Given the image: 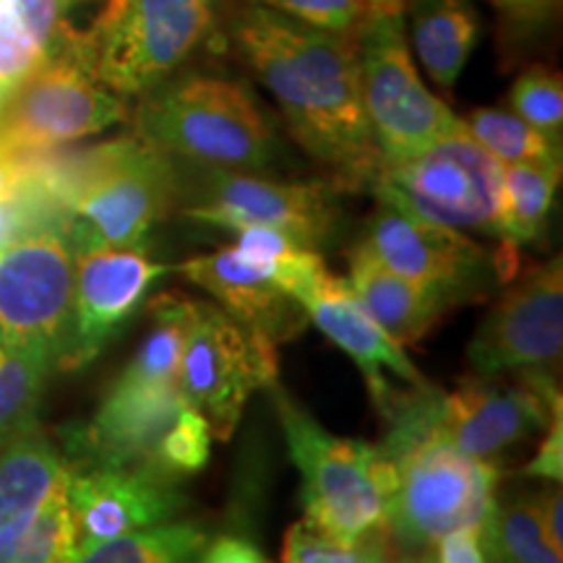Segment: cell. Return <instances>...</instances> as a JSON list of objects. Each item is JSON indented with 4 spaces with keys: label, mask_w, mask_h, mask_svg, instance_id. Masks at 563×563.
<instances>
[{
    "label": "cell",
    "mask_w": 563,
    "mask_h": 563,
    "mask_svg": "<svg viewBox=\"0 0 563 563\" xmlns=\"http://www.w3.org/2000/svg\"><path fill=\"white\" fill-rule=\"evenodd\" d=\"M228 34L292 139L344 191H363L382 157L365 115L355 32L319 30L249 0L232 13Z\"/></svg>",
    "instance_id": "1"
},
{
    "label": "cell",
    "mask_w": 563,
    "mask_h": 563,
    "mask_svg": "<svg viewBox=\"0 0 563 563\" xmlns=\"http://www.w3.org/2000/svg\"><path fill=\"white\" fill-rule=\"evenodd\" d=\"M443 391L428 382L397 391L378 443L391 470L386 538L412 559L441 534L481 525L496 501L498 464L464 454L441 426Z\"/></svg>",
    "instance_id": "2"
},
{
    "label": "cell",
    "mask_w": 563,
    "mask_h": 563,
    "mask_svg": "<svg viewBox=\"0 0 563 563\" xmlns=\"http://www.w3.org/2000/svg\"><path fill=\"white\" fill-rule=\"evenodd\" d=\"M32 178L66 214L74 251L141 249L180 201L175 157L136 133L79 154H40Z\"/></svg>",
    "instance_id": "3"
},
{
    "label": "cell",
    "mask_w": 563,
    "mask_h": 563,
    "mask_svg": "<svg viewBox=\"0 0 563 563\" xmlns=\"http://www.w3.org/2000/svg\"><path fill=\"white\" fill-rule=\"evenodd\" d=\"M133 133L159 152L203 167L264 170L279 141L243 81L214 74H175L139 97Z\"/></svg>",
    "instance_id": "4"
},
{
    "label": "cell",
    "mask_w": 563,
    "mask_h": 563,
    "mask_svg": "<svg viewBox=\"0 0 563 563\" xmlns=\"http://www.w3.org/2000/svg\"><path fill=\"white\" fill-rule=\"evenodd\" d=\"M287 452L302 477L306 517L347 543L386 540V498L391 488L389 462L378 443L329 433L298 399L269 386Z\"/></svg>",
    "instance_id": "5"
},
{
    "label": "cell",
    "mask_w": 563,
    "mask_h": 563,
    "mask_svg": "<svg viewBox=\"0 0 563 563\" xmlns=\"http://www.w3.org/2000/svg\"><path fill=\"white\" fill-rule=\"evenodd\" d=\"M220 0H104L89 30L68 24L81 66L115 95H146L178 74L214 30Z\"/></svg>",
    "instance_id": "6"
},
{
    "label": "cell",
    "mask_w": 563,
    "mask_h": 563,
    "mask_svg": "<svg viewBox=\"0 0 563 563\" xmlns=\"http://www.w3.org/2000/svg\"><path fill=\"white\" fill-rule=\"evenodd\" d=\"M235 243L175 264L173 272L207 290L232 319L274 342L300 334L308 313L298 298L327 269L321 253L264 224H241Z\"/></svg>",
    "instance_id": "7"
},
{
    "label": "cell",
    "mask_w": 563,
    "mask_h": 563,
    "mask_svg": "<svg viewBox=\"0 0 563 563\" xmlns=\"http://www.w3.org/2000/svg\"><path fill=\"white\" fill-rule=\"evenodd\" d=\"M365 188L384 207L460 232L501 230L504 162L470 136L464 123L405 157L378 159Z\"/></svg>",
    "instance_id": "8"
},
{
    "label": "cell",
    "mask_w": 563,
    "mask_h": 563,
    "mask_svg": "<svg viewBox=\"0 0 563 563\" xmlns=\"http://www.w3.org/2000/svg\"><path fill=\"white\" fill-rule=\"evenodd\" d=\"M365 115L378 157L418 152L462 118L420 79L407 40L405 0H371L355 30Z\"/></svg>",
    "instance_id": "9"
},
{
    "label": "cell",
    "mask_w": 563,
    "mask_h": 563,
    "mask_svg": "<svg viewBox=\"0 0 563 563\" xmlns=\"http://www.w3.org/2000/svg\"><path fill=\"white\" fill-rule=\"evenodd\" d=\"M129 118L125 97L102 87L81 66L66 21L51 55L0 100V150L37 157Z\"/></svg>",
    "instance_id": "10"
},
{
    "label": "cell",
    "mask_w": 563,
    "mask_h": 563,
    "mask_svg": "<svg viewBox=\"0 0 563 563\" xmlns=\"http://www.w3.org/2000/svg\"><path fill=\"white\" fill-rule=\"evenodd\" d=\"M277 382V342L245 327L222 306L196 300L178 368V389L209 422L214 439L235 433L251 394Z\"/></svg>",
    "instance_id": "11"
},
{
    "label": "cell",
    "mask_w": 563,
    "mask_h": 563,
    "mask_svg": "<svg viewBox=\"0 0 563 563\" xmlns=\"http://www.w3.org/2000/svg\"><path fill=\"white\" fill-rule=\"evenodd\" d=\"M361 245L391 272L439 292L449 306L483 298L496 282H511L517 274V249L511 245L501 243L490 253L470 241L467 232L418 220L384 203L371 217Z\"/></svg>",
    "instance_id": "12"
},
{
    "label": "cell",
    "mask_w": 563,
    "mask_h": 563,
    "mask_svg": "<svg viewBox=\"0 0 563 563\" xmlns=\"http://www.w3.org/2000/svg\"><path fill=\"white\" fill-rule=\"evenodd\" d=\"M76 251L66 222H45L0 251V342L58 357L74 302Z\"/></svg>",
    "instance_id": "13"
},
{
    "label": "cell",
    "mask_w": 563,
    "mask_h": 563,
    "mask_svg": "<svg viewBox=\"0 0 563 563\" xmlns=\"http://www.w3.org/2000/svg\"><path fill=\"white\" fill-rule=\"evenodd\" d=\"M191 178L180 180L186 220L222 230L264 224L290 232L295 241L316 251L334 230L336 199L344 191L336 180L285 183L224 167H203Z\"/></svg>",
    "instance_id": "14"
},
{
    "label": "cell",
    "mask_w": 563,
    "mask_h": 563,
    "mask_svg": "<svg viewBox=\"0 0 563 563\" xmlns=\"http://www.w3.org/2000/svg\"><path fill=\"white\" fill-rule=\"evenodd\" d=\"M563 352L561 256L527 269L490 308L467 361L481 376H555Z\"/></svg>",
    "instance_id": "15"
},
{
    "label": "cell",
    "mask_w": 563,
    "mask_h": 563,
    "mask_svg": "<svg viewBox=\"0 0 563 563\" xmlns=\"http://www.w3.org/2000/svg\"><path fill=\"white\" fill-rule=\"evenodd\" d=\"M563 415L561 389L553 376H473L441 397L446 439L477 460L496 462L514 452Z\"/></svg>",
    "instance_id": "16"
},
{
    "label": "cell",
    "mask_w": 563,
    "mask_h": 563,
    "mask_svg": "<svg viewBox=\"0 0 563 563\" xmlns=\"http://www.w3.org/2000/svg\"><path fill=\"white\" fill-rule=\"evenodd\" d=\"M173 266L152 262L141 249L76 251L70 329L58 368L76 371L95 361L118 329Z\"/></svg>",
    "instance_id": "17"
},
{
    "label": "cell",
    "mask_w": 563,
    "mask_h": 563,
    "mask_svg": "<svg viewBox=\"0 0 563 563\" xmlns=\"http://www.w3.org/2000/svg\"><path fill=\"white\" fill-rule=\"evenodd\" d=\"M66 496L76 538L104 540L141 527L167 522L188 509V493L180 477L146 464L129 467H70Z\"/></svg>",
    "instance_id": "18"
},
{
    "label": "cell",
    "mask_w": 563,
    "mask_h": 563,
    "mask_svg": "<svg viewBox=\"0 0 563 563\" xmlns=\"http://www.w3.org/2000/svg\"><path fill=\"white\" fill-rule=\"evenodd\" d=\"M298 302L306 308L308 321L355 361L382 418H386L394 397H397V391L386 382V371L405 378L410 386L428 384V378L407 357L402 344L394 342L365 311L347 279L334 277L323 269L308 285V290L300 292Z\"/></svg>",
    "instance_id": "19"
},
{
    "label": "cell",
    "mask_w": 563,
    "mask_h": 563,
    "mask_svg": "<svg viewBox=\"0 0 563 563\" xmlns=\"http://www.w3.org/2000/svg\"><path fill=\"white\" fill-rule=\"evenodd\" d=\"M66 481V454L37 422L0 449V548L37 517Z\"/></svg>",
    "instance_id": "20"
},
{
    "label": "cell",
    "mask_w": 563,
    "mask_h": 563,
    "mask_svg": "<svg viewBox=\"0 0 563 563\" xmlns=\"http://www.w3.org/2000/svg\"><path fill=\"white\" fill-rule=\"evenodd\" d=\"M347 282L365 311L402 347L418 344L452 308L439 292L391 272L361 243L350 251Z\"/></svg>",
    "instance_id": "21"
},
{
    "label": "cell",
    "mask_w": 563,
    "mask_h": 563,
    "mask_svg": "<svg viewBox=\"0 0 563 563\" xmlns=\"http://www.w3.org/2000/svg\"><path fill=\"white\" fill-rule=\"evenodd\" d=\"M405 16H410L407 40L422 70L441 89H452L481 40L475 5L470 0H410Z\"/></svg>",
    "instance_id": "22"
},
{
    "label": "cell",
    "mask_w": 563,
    "mask_h": 563,
    "mask_svg": "<svg viewBox=\"0 0 563 563\" xmlns=\"http://www.w3.org/2000/svg\"><path fill=\"white\" fill-rule=\"evenodd\" d=\"M84 0H0V100L51 55L68 11Z\"/></svg>",
    "instance_id": "23"
},
{
    "label": "cell",
    "mask_w": 563,
    "mask_h": 563,
    "mask_svg": "<svg viewBox=\"0 0 563 563\" xmlns=\"http://www.w3.org/2000/svg\"><path fill=\"white\" fill-rule=\"evenodd\" d=\"M561 183V157L504 165L501 230L498 241L519 249L543 238Z\"/></svg>",
    "instance_id": "24"
},
{
    "label": "cell",
    "mask_w": 563,
    "mask_h": 563,
    "mask_svg": "<svg viewBox=\"0 0 563 563\" xmlns=\"http://www.w3.org/2000/svg\"><path fill=\"white\" fill-rule=\"evenodd\" d=\"M207 527L196 519H167L115 538L76 543L74 561L84 563H183L199 561L207 545Z\"/></svg>",
    "instance_id": "25"
},
{
    "label": "cell",
    "mask_w": 563,
    "mask_h": 563,
    "mask_svg": "<svg viewBox=\"0 0 563 563\" xmlns=\"http://www.w3.org/2000/svg\"><path fill=\"white\" fill-rule=\"evenodd\" d=\"M196 298L162 292L152 300V327L133 352L121 376L144 384H178V368L188 329L194 323Z\"/></svg>",
    "instance_id": "26"
},
{
    "label": "cell",
    "mask_w": 563,
    "mask_h": 563,
    "mask_svg": "<svg viewBox=\"0 0 563 563\" xmlns=\"http://www.w3.org/2000/svg\"><path fill=\"white\" fill-rule=\"evenodd\" d=\"M55 357L0 342V449L37 422V407Z\"/></svg>",
    "instance_id": "27"
},
{
    "label": "cell",
    "mask_w": 563,
    "mask_h": 563,
    "mask_svg": "<svg viewBox=\"0 0 563 563\" xmlns=\"http://www.w3.org/2000/svg\"><path fill=\"white\" fill-rule=\"evenodd\" d=\"M485 561L501 563H559L563 555L548 545L540 530L538 509L532 496H517L509 501H493L483 525Z\"/></svg>",
    "instance_id": "28"
},
{
    "label": "cell",
    "mask_w": 563,
    "mask_h": 563,
    "mask_svg": "<svg viewBox=\"0 0 563 563\" xmlns=\"http://www.w3.org/2000/svg\"><path fill=\"white\" fill-rule=\"evenodd\" d=\"M68 483V481H66ZM76 538L66 485L53 493L37 517L11 543L0 548V563H60L74 561Z\"/></svg>",
    "instance_id": "29"
},
{
    "label": "cell",
    "mask_w": 563,
    "mask_h": 563,
    "mask_svg": "<svg viewBox=\"0 0 563 563\" xmlns=\"http://www.w3.org/2000/svg\"><path fill=\"white\" fill-rule=\"evenodd\" d=\"M464 129L483 150H488L493 157L501 159L504 165L527 159L561 157L559 146L540 136L532 125H527L522 118L514 112L498 108H477L462 118Z\"/></svg>",
    "instance_id": "30"
},
{
    "label": "cell",
    "mask_w": 563,
    "mask_h": 563,
    "mask_svg": "<svg viewBox=\"0 0 563 563\" xmlns=\"http://www.w3.org/2000/svg\"><path fill=\"white\" fill-rule=\"evenodd\" d=\"M389 551L386 540L347 543L302 514V519L287 527L279 559L285 563H373L391 559Z\"/></svg>",
    "instance_id": "31"
},
{
    "label": "cell",
    "mask_w": 563,
    "mask_h": 563,
    "mask_svg": "<svg viewBox=\"0 0 563 563\" xmlns=\"http://www.w3.org/2000/svg\"><path fill=\"white\" fill-rule=\"evenodd\" d=\"M509 104L514 115L532 125L540 136L561 150L563 141V84L561 74L532 66L517 76L509 89Z\"/></svg>",
    "instance_id": "32"
},
{
    "label": "cell",
    "mask_w": 563,
    "mask_h": 563,
    "mask_svg": "<svg viewBox=\"0 0 563 563\" xmlns=\"http://www.w3.org/2000/svg\"><path fill=\"white\" fill-rule=\"evenodd\" d=\"M211 435L209 422L201 412H196L191 405L183 407L178 420L167 428L157 449V470L162 473L180 477H191L207 467L211 454Z\"/></svg>",
    "instance_id": "33"
},
{
    "label": "cell",
    "mask_w": 563,
    "mask_h": 563,
    "mask_svg": "<svg viewBox=\"0 0 563 563\" xmlns=\"http://www.w3.org/2000/svg\"><path fill=\"white\" fill-rule=\"evenodd\" d=\"M251 3L266 5L319 30L352 34L368 13L371 0H251Z\"/></svg>",
    "instance_id": "34"
},
{
    "label": "cell",
    "mask_w": 563,
    "mask_h": 563,
    "mask_svg": "<svg viewBox=\"0 0 563 563\" xmlns=\"http://www.w3.org/2000/svg\"><path fill=\"white\" fill-rule=\"evenodd\" d=\"M483 525V522H481ZM481 525L456 527V530L441 534L435 543L428 548L422 561H439V563H483V532Z\"/></svg>",
    "instance_id": "35"
},
{
    "label": "cell",
    "mask_w": 563,
    "mask_h": 563,
    "mask_svg": "<svg viewBox=\"0 0 563 563\" xmlns=\"http://www.w3.org/2000/svg\"><path fill=\"white\" fill-rule=\"evenodd\" d=\"M514 32L534 34L551 24L561 9V0H490Z\"/></svg>",
    "instance_id": "36"
},
{
    "label": "cell",
    "mask_w": 563,
    "mask_h": 563,
    "mask_svg": "<svg viewBox=\"0 0 563 563\" xmlns=\"http://www.w3.org/2000/svg\"><path fill=\"white\" fill-rule=\"evenodd\" d=\"M203 563H258L266 561L264 548L253 540L251 532H241V530H230V532H220L207 540L203 545L201 559Z\"/></svg>",
    "instance_id": "37"
},
{
    "label": "cell",
    "mask_w": 563,
    "mask_h": 563,
    "mask_svg": "<svg viewBox=\"0 0 563 563\" xmlns=\"http://www.w3.org/2000/svg\"><path fill=\"white\" fill-rule=\"evenodd\" d=\"M548 435L545 441L540 443L534 460L525 467V475L532 477H545V481L561 483L563 477V420L559 418L551 420V426L545 428Z\"/></svg>",
    "instance_id": "38"
},
{
    "label": "cell",
    "mask_w": 563,
    "mask_h": 563,
    "mask_svg": "<svg viewBox=\"0 0 563 563\" xmlns=\"http://www.w3.org/2000/svg\"><path fill=\"white\" fill-rule=\"evenodd\" d=\"M534 509H538L540 530H543L548 545L563 555L561 483H555V485H551V488H545L543 493H538V496H534Z\"/></svg>",
    "instance_id": "39"
},
{
    "label": "cell",
    "mask_w": 563,
    "mask_h": 563,
    "mask_svg": "<svg viewBox=\"0 0 563 563\" xmlns=\"http://www.w3.org/2000/svg\"><path fill=\"white\" fill-rule=\"evenodd\" d=\"M37 157H24V154L0 150V196L13 194L21 183L30 178L32 165Z\"/></svg>",
    "instance_id": "40"
}]
</instances>
